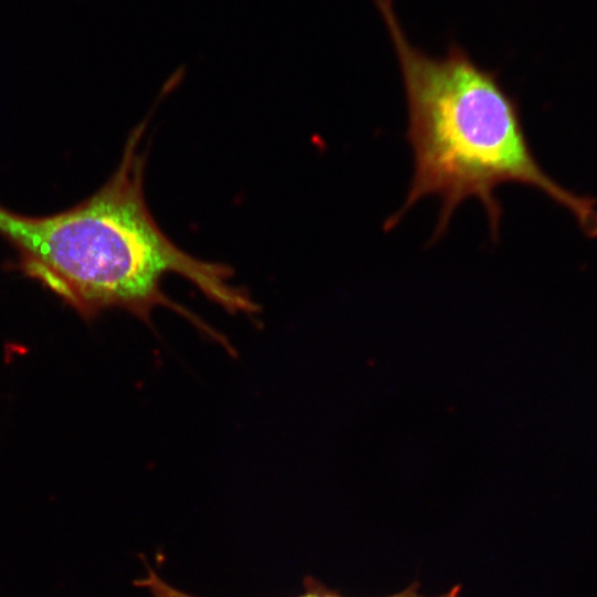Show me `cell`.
Here are the masks:
<instances>
[{"mask_svg": "<svg viewBox=\"0 0 597 597\" xmlns=\"http://www.w3.org/2000/svg\"><path fill=\"white\" fill-rule=\"evenodd\" d=\"M390 35L405 88L413 171L401 207L386 219L392 230L421 199L436 196L440 212L431 242L447 231L467 199L481 202L492 240L499 237V186L533 187L597 235V200L565 189L541 167L530 146L520 106L493 70L479 65L457 43L432 56L408 40L392 0H373Z\"/></svg>", "mask_w": 597, "mask_h": 597, "instance_id": "2", "label": "cell"}, {"mask_svg": "<svg viewBox=\"0 0 597 597\" xmlns=\"http://www.w3.org/2000/svg\"><path fill=\"white\" fill-rule=\"evenodd\" d=\"M146 123L132 130L109 179L76 206L33 217L0 205V237L15 250L25 275L86 317L119 307L151 324L153 311L164 306L232 353L227 338L163 291L165 275L175 273L232 314L258 312L250 295L229 283L233 271L228 265L187 253L155 221L139 147Z\"/></svg>", "mask_w": 597, "mask_h": 597, "instance_id": "1", "label": "cell"}, {"mask_svg": "<svg viewBox=\"0 0 597 597\" xmlns=\"http://www.w3.org/2000/svg\"><path fill=\"white\" fill-rule=\"evenodd\" d=\"M134 585L146 589L150 597H198L186 593L167 583L154 568L147 566L145 576L137 578ZM304 591L295 597H347L326 587L313 577H305L303 582ZM384 597H416L409 589H402L392 595Z\"/></svg>", "mask_w": 597, "mask_h": 597, "instance_id": "3", "label": "cell"}]
</instances>
